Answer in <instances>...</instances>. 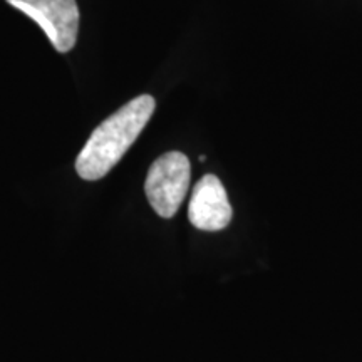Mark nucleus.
Returning <instances> with one entry per match:
<instances>
[{
  "instance_id": "nucleus-1",
  "label": "nucleus",
  "mask_w": 362,
  "mask_h": 362,
  "mask_svg": "<svg viewBox=\"0 0 362 362\" xmlns=\"http://www.w3.org/2000/svg\"><path fill=\"white\" fill-rule=\"evenodd\" d=\"M155 107V98L141 94L104 119L76 160V171L81 178L96 181L110 173L146 128Z\"/></svg>"
},
{
  "instance_id": "nucleus-2",
  "label": "nucleus",
  "mask_w": 362,
  "mask_h": 362,
  "mask_svg": "<svg viewBox=\"0 0 362 362\" xmlns=\"http://www.w3.org/2000/svg\"><path fill=\"white\" fill-rule=\"evenodd\" d=\"M189 160L180 151H170L158 158L144 181L149 205L161 218H173L187 197L189 187Z\"/></svg>"
},
{
  "instance_id": "nucleus-3",
  "label": "nucleus",
  "mask_w": 362,
  "mask_h": 362,
  "mask_svg": "<svg viewBox=\"0 0 362 362\" xmlns=\"http://www.w3.org/2000/svg\"><path fill=\"white\" fill-rule=\"evenodd\" d=\"M7 2L37 22L57 52L66 54L76 45L81 17L76 0H7Z\"/></svg>"
},
{
  "instance_id": "nucleus-4",
  "label": "nucleus",
  "mask_w": 362,
  "mask_h": 362,
  "mask_svg": "<svg viewBox=\"0 0 362 362\" xmlns=\"http://www.w3.org/2000/svg\"><path fill=\"white\" fill-rule=\"evenodd\" d=\"M233 210L223 185L215 175H205L194 185L188 206V218L194 228L218 232L232 221Z\"/></svg>"
}]
</instances>
